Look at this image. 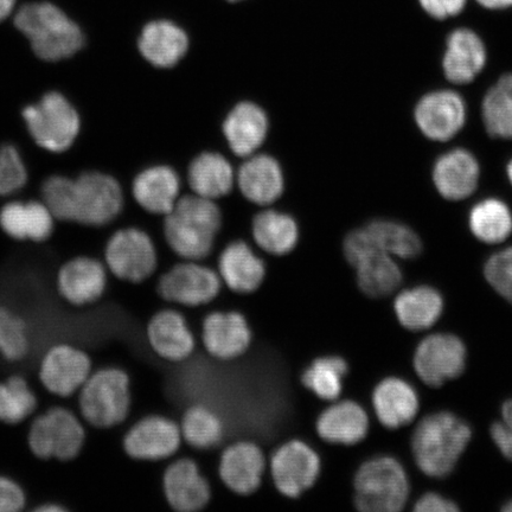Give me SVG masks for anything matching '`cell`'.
<instances>
[{
  "mask_svg": "<svg viewBox=\"0 0 512 512\" xmlns=\"http://www.w3.org/2000/svg\"><path fill=\"white\" fill-rule=\"evenodd\" d=\"M123 208L124 191L117 179L106 172L89 170L67 179L56 219L80 226L104 227L117 219Z\"/></svg>",
  "mask_w": 512,
  "mask_h": 512,
  "instance_id": "cell-1",
  "label": "cell"
},
{
  "mask_svg": "<svg viewBox=\"0 0 512 512\" xmlns=\"http://www.w3.org/2000/svg\"><path fill=\"white\" fill-rule=\"evenodd\" d=\"M16 29L27 38L32 53L46 63L72 59L85 48L86 37L66 12L51 3H30L18 10Z\"/></svg>",
  "mask_w": 512,
  "mask_h": 512,
  "instance_id": "cell-2",
  "label": "cell"
},
{
  "mask_svg": "<svg viewBox=\"0 0 512 512\" xmlns=\"http://www.w3.org/2000/svg\"><path fill=\"white\" fill-rule=\"evenodd\" d=\"M471 438V427L459 416L450 412L427 415L413 433L415 463L428 477L450 476Z\"/></svg>",
  "mask_w": 512,
  "mask_h": 512,
  "instance_id": "cell-3",
  "label": "cell"
},
{
  "mask_svg": "<svg viewBox=\"0 0 512 512\" xmlns=\"http://www.w3.org/2000/svg\"><path fill=\"white\" fill-rule=\"evenodd\" d=\"M165 216L164 235L172 251L184 260L206 259L221 228L220 209L213 200L185 196Z\"/></svg>",
  "mask_w": 512,
  "mask_h": 512,
  "instance_id": "cell-4",
  "label": "cell"
},
{
  "mask_svg": "<svg viewBox=\"0 0 512 512\" xmlns=\"http://www.w3.org/2000/svg\"><path fill=\"white\" fill-rule=\"evenodd\" d=\"M79 414L86 425L111 430L124 424L132 409L131 376L120 367L93 370L79 390Z\"/></svg>",
  "mask_w": 512,
  "mask_h": 512,
  "instance_id": "cell-5",
  "label": "cell"
},
{
  "mask_svg": "<svg viewBox=\"0 0 512 512\" xmlns=\"http://www.w3.org/2000/svg\"><path fill=\"white\" fill-rule=\"evenodd\" d=\"M21 114L31 139L44 151L55 155L67 152L80 136V114L61 92L43 94L40 100L25 106Z\"/></svg>",
  "mask_w": 512,
  "mask_h": 512,
  "instance_id": "cell-6",
  "label": "cell"
},
{
  "mask_svg": "<svg viewBox=\"0 0 512 512\" xmlns=\"http://www.w3.org/2000/svg\"><path fill=\"white\" fill-rule=\"evenodd\" d=\"M87 440L86 422L72 409L54 406L35 416L28 431V447L40 460L68 463L78 458Z\"/></svg>",
  "mask_w": 512,
  "mask_h": 512,
  "instance_id": "cell-7",
  "label": "cell"
},
{
  "mask_svg": "<svg viewBox=\"0 0 512 512\" xmlns=\"http://www.w3.org/2000/svg\"><path fill=\"white\" fill-rule=\"evenodd\" d=\"M409 482L398 459L389 456L367 460L354 478V504L363 512H398L405 508Z\"/></svg>",
  "mask_w": 512,
  "mask_h": 512,
  "instance_id": "cell-8",
  "label": "cell"
},
{
  "mask_svg": "<svg viewBox=\"0 0 512 512\" xmlns=\"http://www.w3.org/2000/svg\"><path fill=\"white\" fill-rule=\"evenodd\" d=\"M422 251V242L413 229L394 221L379 220L352 230L343 242L345 259L354 266L364 255L384 253L394 258L413 259Z\"/></svg>",
  "mask_w": 512,
  "mask_h": 512,
  "instance_id": "cell-9",
  "label": "cell"
},
{
  "mask_svg": "<svg viewBox=\"0 0 512 512\" xmlns=\"http://www.w3.org/2000/svg\"><path fill=\"white\" fill-rule=\"evenodd\" d=\"M104 258L108 272L130 284L144 283L158 267L155 243L144 230L133 227L119 229L111 236Z\"/></svg>",
  "mask_w": 512,
  "mask_h": 512,
  "instance_id": "cell-10",
  "label": "cell"
},
{
  "mask_svg": "<svg viewBox=\"0 0 512 512\" xmlns=\"http://www.w3.org/2000/svg\"><path fill=\"white\" fill-rule=\"evenodd\" d=\"M93 373V360L87 350L72 343L51 345L38 364V380L51 395L73 398Z\"/></svg>",
  "mask_w": 512,
  "mask_h": 512,
  "instance_id": "cell-11",
  "label": "cell"
},
{
  "mask_svg": "<svg viewBox=\"0 0 512 512\" xmlns=\"http://www.w3.org/2000/svg\"><path fill=\"white\" fill-rule=\"evenodd\" d=\"M271 477L279 494L296 499L315 486L322 473V459L306 441L292 439L275 450L270 459Z\"/></svg>",
  "mask_w": 512,
  "mask_h": 512,
  "instance_id": "cell-12",
  "label": "cell"
},
{
  "mask_svg": "<svg viewBox=\"0 0 512 512\" xmlns=\"http://www.w3.org/2000/svg\"><path fill=\"white\" fill-rule=\"evenodd\" d=\"M222 285L219 273L198 261L185 260L159 278L157 293L171 304L200 307L214 302L220 296Z\"/></svg>",
  "mask_w": 512,
  "mask_h": 512,
  "instance_id": "cell-13",
  "label": "cell"
},
{
  "mask_svg": "<svg viewBox=\"0 0 512 512\" xmlns=\"http://www.w3.org/2000/svg\"><path fill=\"white\" fill-rule=\"evenodd\" d=\"M183 441L181 426L164 415H147L138 420L123 439L128 457L138 462H160L179 451Z\"/></svg>",
  "mask_w": 512,
  "mask_h": 512,
  "instance_id": "cell-14",
  "label": "cell"
},
{
  "mask_svg": "<svg viewBox=\"0 0 512 512\" xmlns=\"http://www.w3.org/2000/svg\"><path fill=\"white\" fill-rule=\"evenodd\" d=\"M413 363L420 380L427 386L438 388L464 373L466 348L457 336L431 335L416 348Z\"/></svg>",
  "mask_w": 512,
  "mask_h": 512,
  "instance_id": "cell-15",
  "label": "cell"
},
{
  "mask_svg": "<svg viewBox=\"0 0 512 512\" xmlns=\"http://www.w3.org/2000/svg\"><path fill=\"white\" fill-rule=\"evenodd\" d=\"M108 270L104 262L89 255L74 256L56 274V290L68 305L87 307L105 296Z\"/></svg>",
  "mask_w": 512,
  "mask_h": 512,
  "instance_id": "cell-16",
  "label": "cell"
},
{
  "mask_svg": "<svg viewBox=\"0 0 512 512\" xmlns=\"http://www.w3.org/2000/svg\"><path fill=\"white\" fill-rule=\"evenodd\" d=\"M252 343L253 331L241 312L215 311L203 320V347L217 361L238 360L251 348Z\"/></svg>",
  "mask_w": 512,
  "mask_h": 512,
  "instance_id": "cell-17",
  "label": "cell"
},
{
  "mask_svg": "<svg viewBox=\"0 0 512 512\" xmlns=\"http://www.w3.org/2000/svg\"><path fill=\"white\" fill-rule=\"evenodd\" d=\"M266 469L265 453L254 441H235L221 453L220 478L224 486L236 495L255 494L264 480Z\"/></svg>",
  "mask_w": 512,
  "mask_h": 512,
  "instance_id": "cell-18",
  "label": "cell"
},
{
  "mask_svg": "<svg viewBox=\"0 0 512 512\" xmlns=\"http://www.w3.org/2000/svg\"><path fill=\"white\" fill-rule=\"evenodd\" d=\"M414 117L424 136L434 142H447L465 125V101L453 91L426 94L416 105Z\"/></svg>",
  "mask_w": 512,
  "mask_h": 512,
  "instance_id": "cell-19",
  "label": "cell"
},
{
  "mask_svg": "<svg viewBox=\"0 0 512 512\" xmlns=\"http://www.w3.org/2000/svg\"><path fill=\"white\" fill-rule=\"evenodd\" d=\"M146 339L151 350L166 362L187 361L196 350V338L188 320L177 310L155 313L146 325Z\"/></svg>",
  "mask_w": 512,
  "mask_h": 512,
  "instance_id": "cell-20",
  "label": "cell"
},
{
  "mask_svg": "<svg viewBox=\"0 0 512 512\" xmlns=\"http://www.w3.org/2000/svg\"><path fill=\"white\" fill-rule=\"evenodd\" d=\"M166 502L178 512H196L207 507L211 488L195 460L181 458L171 463L163 475Z\"/></svg>",
  "mask_w": 512,
  "mask_h": 512,
  "instance_id": "cell-21",
  "label": "cell"
},
{
  "mask_svg": "<svg viewBox=\"0 0 512 512\" xmlns=\"http://www.w3.org/2000/svg\"><path fill=\"white\" fill-rule=\"evenodd\" d=\"M369 416L360 403L338 399L330 402L316 421L318 437L331 445L354 446L367 438Z\"/></svg>",
  "mask_w": 512,
  "mask_h": 512,
  "instance_id": "cell-22",
  "label": "cell"
},
{
  "mask_svg": "<svg viewBox=\"0 0 512 512\" xmlns=\"http://www.w3.org/2000/svg\"><path fill=\"white\" fill-rule=\"evenodd\" d=\"M55 221L43 201L9 202L0 209V229L17 242L48 241L54 234Z\"/></svg>",
  "mask_w": 512,
  "mask_h": 512,
  "instance_id": "cell-23",
  "label": "cell"
},
{
  "mask_svg": "<svg viewBox=\"0 0 512 512\" xmlns=\"http://www.w3.org/2000/svg\"><path fill=\"white\" fill-rule=\"evenodd\" d=\"M189 49V36L183 28L168 19L147 23L138 38L140 55L157 68H171L183 59Z\"/></svg>",
  "mask_w": 512,
  "mask_h": 512,
  "instance_id": "cell-24",
  "label": "cell"
},
{
  "mask_svg": "<svg viewBox=\"0 0 512 512\" xmlns=\"http://www.w3.org/2000/svg\"><path fill=\"white\" fill-rule=\"evenodd\" d=\"M480 168L475 156L464 149L445 153L434 164L433 182L439 194L450 201H462L476 191Z\"/></svg>",
  "mask_w": 512,
  "mask_h": 512,
  "instance_id": "cell-25",
  "label": "cell"
},
{
  "mask_svg": "<svg viewBox=\"0 0 512 512\" xmlns=\"http://www.w3.org/2000/svg\"><path fill=\"white\" fill-rule=\"evenodd\" d=\"M443 69L448 81L465 85L477 78L486 63V48L475 31L460 28L447 37Z\"/></svg>",
  "mask_w": 512,
  "mask_h": 512,
  "instance_id": "cell-26",
  "label": "cell"
},
{
  "mask_svg": "<svg viewBox=\"0 0 512 512\" xmlns=\"http://www.w3.org/2000/svg\"><path fill=\"white\" fill-rule=\"evenodd\" d=\"M219 275L230 291L252 294L264 284L266 265L246 242L235 241L221 253Z\"/></svg>",
  "mask_w": 512,
  "mask_h": 512,
  "instance_id": "cell-27",
  "label": "cell"
},
{
  "mask_svg": "<svg viewBox=\"0 0 512 512\" xmlns=\"http://www.w3.org/2000/svg\"><path fill=\"white\" fill-rule=\"evenodd\" d=\"M374 412L388 430H398L411 424L419 412V396L415 389L398 377H387L374 388Z\"/></svg>",
  "mask_w": 512,
  "mask_h": 512,
  "instance_id": "cell-28",
  "label": "cell"
},
{
  "mask_svg": "<svg viewBox=\"0 0 512 512\" xmlns=\"http://www.w3.org/2000/svg\"><path fill=\"white\" fill-rule=\"evenodd\" d=\"M268 131L267 115L252 102H241L227 115L223 133L236 156L251 157L265 142Z\"/></svg>",
  "mask_w": 512,
  "mask_h": 512,
  "instance_id": "cell-29",
  "label": "cell"
},
{
  "mask_svg": "<svg viewBox=\"0 0 512 512\" xmlns=\"http://www.w3.org/2000/svg\"><path fill=\"white\" fill-rule=\"evenodd\" d=\"M132 194L139 206L149 213L169 214L179 200V178L170 166H151L134 178Z\"/></svg>",
  "mask_w": 512,
  "mask_h": 512,
  "instance_id": "cell-30",
  "label": "cell"
},
{
  "mask_svg": "<svg viewBox=\"0 0 512 512\" xmlns=\"http://www.w3.org/2000/svg\"><path fill=\"white\" fill-rule=\"evenodd\" d=\"M240 190L247 200L268 206L284 191V175L279 163L271 156H252L241 166L238 177Z\"/></svg>",
  "mask_w": 512,
  "mask_h": 512,
  "instance_id": "cell-31",
  "label": "cell"
},
{
  "mask_svg": "<svg viewBox=\"0 0 512 512\" xmlns=\"http://www.w3.org/2000/svg\"><path fill=\"white\" fill-rule=\"evenodd\" d=\"M444 300L431 286L402 291L394 300V311L403 328L412 331L430 329L443 313Z\"/></svg>",
  "mask_w": 512,
  "mask_h": 512,
  "instance_id": "cell-32",
  "label": "cell"
},
{
  "mask_svg": "<svg viewBox=\"0 0 512 512\" xmlns=\"http://www.w3.org/2000/svg\"><path fill=\"white\" fill-rule=\"evenodd\" d=\"M358 288L367 297L386 298L398 290L402 272L394 256L384 253L364 255L354 266Z\"/></svg>",
  "mask_w": 512,
  "mask_h": 512,
  "instance_id": "cell-33",
  "label": "cell"
},
{
  "mask_svg": "<svg viewBox=\"0 0 512 512\" xmlns=\"http://www.w3.org/2000/svg\"><path fill=\"white\" fill-rule=\"evenodd\" d=\"M189 183L197 196L208 200L226 196L234 185L232 165L219 153H202L190 164Z\"/></svg>",
  "mask_w": 512,
  "mask_h": 512,
  "instance_id": "cell-34",
  "label": "cell"
},
{
  "mask_svg": "<svg viewBox=\"0 0 512 512\" xmlns=\"http://www.w3.org/2000/svg\"><path fill=\"white\" fill-rule=\"evenodd\" d=\"M253 238L262 251L274 256H285L297 247L299 229L291 216L266 210L255 216Z\"/></svg>",
  "mask_w": 512,
  "mask_h": 512,
  "instance_id": "cell-35",
  "label": "cell"
},
{
  "mask_svg": "<svg viewBox=\"0 0 512 512\" xmlns=\"http://www.w3.org/2000/svg\"><path fill=\"white\" fill-rule=\"evenodd\" d=\"M349 364L341 356H322L313 360L302 375L303 386L317 399L334 402L341 399Z\"/></svg>",
  "mask_w": 512,
  "mask_h": 512,
  "instance_id": "cell-36",
  "label": "cell"
},
{
  "mask_svg": "<svg viewBox=\"0 0 512 512\" xmlns=\"http://www.w3.org/2000/svg\"><path fill=\"white\" fill-rule=\"evenodd\" d=\"M179 426L185 443L198 451H209L220 446L226 433L219 413L206 405L189 407Z\"/></svg>",
  "mask_w": 512,
  "mask_h": 512,
  "instance_id": "cell-37",
  "label": "cell"
},
{
  "mask_svg": "<svg viewBox=\"0 0 512 512\" xmlns=\"http://www.w3.org/2000/svg\"><path fill=\"white\" fill-rule=\"evenodd\" d=\"M32 349L28 319L14 307L0 303V358L17 364L27 360Z\"/></svg>",
  "mask_w": 512,
  "mask_h": 512,
  "instance_id": "cell-38",
  "label": "cell"
},
{
  "mask_svg": "<svg viewBox=\"0 0 512 512\" xmlns=\"http://www.w3.org/2000/svg\"><path fill=\"white\" fill-rule=\"evenodd\" d=\"M469 224L472 234L478 240L496 245L511 235L512 214L507 204L496 198H489L472 208Z\"/></svg>",
  "mask_w": 512,
  "mask_h": 512,
  "instance_id": "cell-39",
  "label": "cell"
},
{
  "mask_svg": "<svg viewBox=\"0 0 512 512\" xmlns=\"http://www.w3.org/2000/svg\"><path fill=\"white\" fill-rule=\"evenodd\" d=\"M38 407L37 395L24 376L15 374L0 381V422L8 426L23 424Z\"/></svg>",
  "mask_w": 512,
  "mask_h": 512,
  "instance_id": "cell-40",
  "label": "cell"
},
{
  "mask_svg": "<svg viewBox=\"0 0 512 512\" xmlns=\"http://www.w3.org/2000/svg\"><path fill=\"white\" fill-rule=\"evenodd\" d=\"M482 112L486 132L491 137L512 139V74L501 76L489 89Z\"/></svg>",
  "mask_w": 512,
  "mask_h": 512,
  "instance_id": "cell-41",
  "label": "cell"
},
{
  "mask_svg": "<svg viewBox=\"0 0 512 512\" xmlns=\"http://www.w3.org/2000/svg\"><path fill=\"white\" fill-rule=\"evenodd\" d=\"M29 181V171L22 153L12 144L0 146V196L21 191Z\"/></svg>",
  "mask_w": 512,
  "mask_h": 512,
  "instance_id": "cell-42",
  "label": "cell"
},
{
  "mask_svg": "<svg viewBox=\"0 0 512 512\" xmlns=\"http://www.w3.org/2000/svg\"><path fill=\"white\" fill-rule=\"evenodd\" d=\"M484 273L489 284L512 304V247L492 255Z\"/></svg>",
  "mask_w": 512,
  "mask_h": 512,
  "instance_id": "cell-43",
  "label": "cell"
},
{
  "mask_svg": "<svg viewBox=\"0 0 512 512\" xmlns=\"http://www.w3.org/2000/svg\"><path fill=\"white\" fill-rule=\"evenodd\" d=\"M28 504L27 492L11 477L0 475V512L23 511Z\"/></svg>",
  "mask_w": 512,
  "mask_h": 512,
  "instance_id": "cell-44",
  "label": "cell"
},
{
  "mask_svg": "<svg viewBox=\"0 0 512 512\" xmlns=\"http://www.w3.org/2000/svg\"><path fill=\"white\" fill-rule=\"evenodd\" d=\"M491 438L503 456L512 462V400L502 407V420L491 426Z\"/></svg>",
  "mask_w": 512,
  "mask_h": 512,
  "instance_id": "cell-45",
  "label": "cell"
},
{
  "mask_svg": "<svg viewBox=\"0 0 512 512\" xmlns=\"http://www.w3.org/2000/svg\"><path fill=\"white\" fill-rule=\"evenodd\" d=\"M467 0H419L422 10L435 19H447L460 14Z\"/></svg>",
  "mask_w": 512,
  "mask_h": 512,
  "instance_id": "cell-46",
  "label": "cell"
},
{
  "mask_svg": "<svg viewBox=\"0 0 512 512\" xmlns=\"http://www.w3.org/2000/svg\"><path fill=\"white\" fill-rule=\"evenodd\" d=\"M457 504L443 496L428 492L414 505L416 512H454L458 511Z\"/></svg>",
  "mask_w": 512,
  "mask_h": 512,
  "instance_id": "cell-47",
  "label": "cell"
},
{
  "mask_svg": "<svg viewBox=\"0 0 512 512\" xmlns=\"http://www.w3.org/2000/svg\"><path fill=\"white\" fill-rule=\"evenodd\" d=\"M483 8L489 10H503L512 8V0H477Z\"/></svg>",
  "mask_w": 512,
  "mask_h": 512,
  "instance_id": "cell-48",
  "label": "cell"
},
{
  "mask_svg": "<svg viewBox=\"0 0 512 512\" xmlns=\"http://www.w3.org/2000/svg\"><path fill=\"white\" fill-rule=\"evenodd\" d=\"M16 0H0V23L11 15L14 10Z\"/></svg>",
  "mask_w": 512,
  "mask_h": 512,
  "instance_id": "cell-49",
  "label": "cell"
},
{
  "mask_svg": "<svg viewBox=\"0 0 512 512\" xmlns=\"http://www.w3.org/2000/svg\"><path fill=\"white\" fill-rule=\"evenodd\" d=\"M35 511L36 512H63V511H68V508L64 507V505H62L60 503L49 502V503H44V504L40 505V507H36Z\"/></svg>",
  "mask_w": 512,
  "mask_h": 512,
  "instance_id": "cell-50",
  "label": "cell"
},
{
  "mask_svg": "<svg viewBox=\"0 0 512 512\" xmlns=\"http://www.w3.org/2000/svg\"><path fill=\"white\" fill-rule=\"evenodd\" d=\"M507 174H508V177H509V181L512 185V160H510L508 166H507Z\"/></svg>",
  "mask_w": 512,
  "mask_h": 512,
  "instance_id": "cell-51",
  "label": "cell"
},
{
  "mask_svg": "<svg viewBox=\"0 0 512 512\" xmlns=\"http://www.w3.org/2000/svg\"><path fill=\"white\" fill-rule=\"evenodd\" d=\"M502 511L512 512V499H511V501H509L507 504L504 505V507L502 508Z\"/></svg>",
  "mask_w": 512,
  "mask_h": 512,
  "instance_id": "cell-52",
  "label": "cell"
},
{
  "mask_svg": "<svg viewBox=\"0 0 512 512\" xmlns=\"http://www.w3.org/2000/svg\"><path fill=\"white\" fill-rule=\"evenodd\" d=\"M227 2H230V3H239V2H242V0H227Z\"/></svg>",
  "mask_w": 512,
  "mask_h": 512,
  "instance_id": "cell-53",
  "label": "cell"
}]
</instances>
